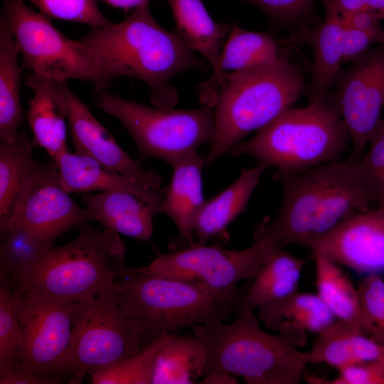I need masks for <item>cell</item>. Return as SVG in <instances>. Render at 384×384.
Here are the masks:
<instances>
[{
    "label": "cell",
    "mask_w": 384,
    "mask_h": 384,
    "mask_svg": "<svg viewBox=\"0 0 384 384\" xmlns=\"http://www.w3.org/2000/svg\"><path fill=\"white\" fill-rule=\"evenodd\" d=\"M275 181L283 187L280 210L273 220L265 218L254 238L266 240L277 250L294 243L307 247L373 203L350 156Z\"/></svg>",
    "instance_id": "obj_2"
},
{
    "label": "cell",
    "mask_w": 384,
    "mask_h": 384,
    "mask_svg": "<svg viewBox=\"0 0 384 384\" xmlns=\"http://www.w3.org/2000/svg\"><path fill=\"white\" fill-rule=\"evenodd\" d=\"M48 18L85 23L91 27L110 24L96 0H29Z\"/></svg>",
    "instance_id": "obj_37"
},
{
    "label": "cell",
    "mask_w": 384,
    "mask_h": 384,
    "mask_svg": "<svg viewBox=\"0 0 384 384\" xmlns=\"http://www.w3.org/2000/svg\"><path fill=\"white\" fill-rule=\"evenodd\" d=\"M350 139L343 118L327 97L304 107L287 108L229 152L276 168L275 180L341 160Z\"/></svg>",
    "instance_id": "obj_4"
},
{
    "label": "cell",
    "mask_w": 384,
    "mask_h": 384,
    "mask_svg": "<svg viewBox=\"0 0 384 384\" xmlns=\"http://www.w3.org/2000/svg\"><path fill=\"white\" fill-rule=\"evenodd\" d=\"M205 165L206 158L197 151L173 163L169 186L156 208V213H164L173 220L187 245L196 243L195 222L206 201L202 178Z\"/></svg>",
    "instance_id": "obj_18"
},
{
    "label": "cell",
    "mask_w": 384,
    "mask_h": 384,
    "mask_svg": "<svg viewBox=\"0 0 384 384\" xmlns=\"http://www.w3.org/2000/svg\"><path fill=\"white\" fill-rule=\"evenodd\" d=\"M367 146L361 159L354 160L355 171L373 203L384 212V119L372 132Z\"/></svg>",
    "instance_id": "obj_35"
},
{
    "label": "cell",
    "mask_w": 384,
    "mask_h": 384,
    "mask_svg": "<svg viewBox=\"0 0 384 384\" xmlns=\"http://www.w3.org/2000/svg\"><path fill=\"white\" fill-rule=\"evenodd\" d=\"M78 41L97 58L111 82L121 76L142 80L151 90V103L161 109L172 108L178 101L171 85L176 74L207 69L176 33L155 21L149 3L135 8L120 23L91 27Z\"/></svg>",
    "instance_id": "obj_1"
},
{
    "label": "cell",
    "mask_w": 384,
    "mask_h": 384,
    "mask_svg": "<svg viewBox=\"0 0 384 384\" xmlns=\"http://www.w3.org/2000/svg\"><path fill=\"white\" fill-rule=\"evenodd\" d=\"M33 146L25 131L0 143V228L13 217L31 182L37 163Z\"/></svg>",
    "instance_id": "obj_27"
},
{
    "label": "cell",
    "mask_w": 384,
    "mask_h": 384,
    "mask_svg": "<svg viewBox=\"0 0 384 384\" xmlns=\"http://www.w3.org/2000/svg\"><path fill=\"white\" fill-rule=\"evenodd\" d=\"M125 251L119 234L85 224L76 238L53 247L31 271L13 283L21 291L88 302L113 288L125 269Z\"/></svg>",
    "instance_id": "obj_7"
},
{
    "label": "cell",
    "mask_w": 384,
    "mask_h": 384,
    "mask_svg": "<svg viewBox=\"0 0 384 384\" xmlns=\"http://www.w3.org/2000/svg\"><path fill=\"white\" fill-rule=\"evenodd\" d=\"M264 10L277 21H290L306 15L314 0H245Z\"/></svg>",
    "instance_id": "obj_39"
},
{
    "label": "cell",
    "mask_w": 384,
    "mask_h": 384,
    "mask_svg": "<svg viewBox=\"0 0 384 384\" xmlns=\"http://www.w3.org/2000/svg\"><path fill=\"white\" fill-rule=\"evenodd\" d=\"M306 260L298 258L284 249L272 253L258 270L241 302L240 310L273 304L298 291Z\"/></svg>",
    "instance_id": "obj_26"
},
{
    "label": "cell",
    "mask_w": 384,
    "mask_h": 384,
    "mask_svg": "<svg viewBox=\"0 0 384 384\" xmlns=\"http://www.w3.org/2000/svg\"><path fill=\"white\" fill-rule=\"evenodd\" d=\"M27 83L33 90L26 116L33 134L32 142L55 160L68 150V119L57 82L32 73Z\"/></svg>",
    "instance_id": "obj_21"
},
{
    "label": "cell",
    "mask_w": 384,
    "mask_h": 384,
    "mask_svg": "<svg viewBox=\"0 0 384 384\" xmlns=\"http://www.w3.org/2000/svg\"><path fill=\"white\" fill-rule=\"evenodd\" d=\"M191 330L207 351L206 373L225 371L248 384H297L309 364L307 352L285 335L264 331L249 308H242L231 324Z\"/></svg>",
    "instance_id": "obj_6"
},
{
    "label": "cell",
    "mask_w": 384,
    "mask_h": 384,
    "mask_svg": "<svg viewBox=\"0 0 384 384\" xmlns=\"http://www.w3.org/2000/svg\"><path fill=\"white\" fill-rule=\"evenodd\" d=\"M357 289L363 333L384 346V280L380 274H367Z\"/></svg>",
    "instance_id": "obj_36"
},
{
    "label": "cell",
    "mask_w": 384,
    "mask_h": 384,
    "mask_svg": "<svg viewBox=\"0 0 384 384\" xmlns=\"http://www.w3.org/2000/svg\"><path fill=\"white\" fill-rule=\"evenodd\" d=\"M171 334H162L138 353L90 375L92 384H151L156 356Z\"/></svg>",
    "instance_id": "obj_34"
},
{
    "label": "cell",
    "mask_w": 384,
    "mask_h": 384,
    "mask_svg": "<svg viewBox=\"0 0 384 384\" xmlns=\"http://www.w3.org/2000/svg\"><path fill=\"white\" fill-rule=\"evenodd\" d=\"M365 275L384 272V212L377 208L358 211L307 246Z\"/></svg>",
    "instance_id": "obj_15"
},
{
    "label": "cell",
    "mask_w": 384,
    "mask_h": 384,
    "mask_svg": "<svg viewBox=\"0 0 384 384\" xmlns=\"http://www.w3.org/2000/svg\"><path fill=\"white\" fill-rule=\"evenodd\" d=\"M343 23V22H342ZM343 61L351 63L373 44H382L378 37L343 23Z\"/></svg>",
    "instance_id": "obj_40"
},
{
    "label": "cell",
    "mask_w": 384,
    "mask_h": 384,
    "mask_svg": "<svg viewBox=\"0 0 384 384\" xmlns=\"http://www.w3.org/2000/svg\"><path fill=\"white\" fill-rule=\"evenodd\" d=\"M82 201L91 220L105 229L141 241L150 239L156 208L139 196L123 191H106L85 193Z\"/></svg>",
    "instance_id": "obj_20"
},
{
    "label": "cell",
    "mask_w": 384,
    "mask_h": 384,
    "mask_svg": "<svg viewBox=\"0 0 384 384\" xmlns=\"http://www.w3.org/2000/svg\"><path fill=\"white\" fill-rule=\"evenodd\" d=\"M304 91L301 71L283 53L267 64L230 76L214 106V134L206 165L273 120Z\"/></svg>",
    "instance_id": "obj_5"
},
{
    "label": "cell",
    "mask_w": 384,
    "mask_h": 384,
    "mask_svg": "<svg viewBox=\"0 0 384 384\" xmlns=\"http://www.w3.org/2000/svg\"><path fill=\"white\" fill-rule=\"evenodd\" d=\"M96 94L97 105L121 122L143 159H160L171 165L212 142L214 107L161 109L126 100L106 90H96Z\"/></svg>",
    "instance_id": "obj_8"
},
{
    "label": "cell",
    "mask_w": 384,
    "mask_h": 384,
    "mask_svg": "<svg viewBox=\"0 0 384 384\" xmlns=\"http://www.w3.org/2000/svg\"><path fill=\"white\" fill-rule=\"evenodd\" d=\"M378 361H380L384 366V351H383V353L382 354V356L380 357V360Z\"/></svg>",
    "instance_id": "obj_45"
},
{
    "label": "cell",
    "mask_w": 384,
    "mask_h": 384,
    "mask_svg": "<svg viewBox=\"0 0 384 384\" xmlns=\"http://www.w3.org/2000/svg\"><path fill=\"white\" fill-rule=\"evenodd\" d=\"M341 70L330 102L343 118L358 160L381 119L384 107V43L370 47Z\"/></svg>",
    "instance_id": "obj_13"
},
{
    "label": "cell",
    "mask_w": 384,
    "mask_h": 384,
    "mask_svg": "<svg viewBox=\"0 0 384 384\" xmlns=\"http://www.w3.org/2000/svg\"><path fill=\"white\" fill-rule=\"evenodd\" d=\"M281 53L277 41L270 34L231 26L212 74L198 87L200 102L214 107L230 76L267 64Z\"/></svg>",
    "instance_id": "obj_17"
},
{
    "label": "cell",
    "mask_w": 384,
    "mask_h": 384,
    "mask_svg": "<svg viewBox=\"0 0 384 384\" xmlns=\"http://www.w3.org/2000/svg\"><path fill=\"white\" fill-rule=\"evenodd\" d=\"M258 311L259 321L273 331L287 321L304 331L319 334L337 320L317 294L299 291Z\"/></svg>",
    "instance_id": "obj_30"
},
{
    "label": "cell",
    "mask_w": 384,
    "mask_h": 384,
    "mask_svg": "<svg viewBox=\"0 0 384 384\" xmlns=\"http://www.w3.org/2000/svg\"><path fill=\"white\" fill-rule=\"evenodd\" d=\"M203 384H237L235 376L221 370H213L206 373L201 382Z\"/></svg>",
    "instance_id": "obj_43"
},
{
    "label": "cell",
    "mask_w": 384,
    "mask_h": 384,
    "mask_svg": "<svg viewBox=\"0 0 384 384\" xmlns=\"http://www.w3.org/2000/svg\"><path fill=\"white\" fill-rule=\"evenodd\" d=\"M343 28V23L338 15L326 13L322 23L312 29L305 28L302 32L300 37L313 50L312 74L306 87L309 102L325 100L341 70Z\"/></svg>",
    "instance_id": "obj_23"
},
{
    "label": "cell",
    "mask_w": 384,
    "mask_h": 384,
    "mask_svg": "<svg viewBox=\"0 0 384 384\" xmlns=\"http://www.w3.org/2000/svg\"><path fill=\"white\" fill-rule=\"evenodd\" d=\"M269 167L257 162L242 169L238 178L213 198L206 201L195 222L196 243L205 245L225 233L228 226L247 208L250 197Z\"/></svg>",
    "instance_id": "obj_22"
},
{
    "label": "cell",
    "mask_w": 384,
    "mask_h": 384,
    "mask_svg": "<svg viewBox=\"0 0 384 384\" xmlns=\"http://www.w3.org/2000/svg\"><path fill=\"white\" fill-rule=\"evenodd\" d=\"M62 186L58 164L36 163L31 182L13 217L3 227L17 225L53 242L65 233L91 221Z\"/></svg>",
    "instance_id": "obj_14"
},
{
    "label": "cell",
    "mask_w": 384,
    "mask_h": 384,
    "mask_svg": "<svg viewBox=\"0 0 384 384\" xmlns=\"http://www.w3.org/2000/svg\"><path fill=\"white\" fill-rule=\"evenodd\" d=\"M97 1V0H96ZM106 4L115 7L128 11L132 8H137V6L149 3L150 0H100Z\"/></svg>",
    "instance_id": "obj_44"
},
{
    "label": "cell",
    "mask_w": 384,
    "mask_h": 384,
    "mask_svg": "<svg viewBox=\"0 0 384 384\" xmlns=\"http://www.w3.org/2000/svg\"><path fill=\"white\" fill-rule=\"evenodd\" d=\"M21 291L0 277V371L16 367L23 350L18 315Z\"/></svg>",
    "instance_id": "obj_33"
},
{
    "label": "cell",
    "mask_w": 384,
    "mask_h": 384,
    "mask_svg": "<svg viewBox=\"0 0 384 384\" xmlns=\"http://www.w3.org/2000/svg\"><path fill=\"white\" fill-rule=\"evenodd\" d=\"M326 13L341 15L355 10H370L380 15L384 21V0H322Z\"/></svg>",
    "instance_id": "obj_42"
},
{
    "label": "cell",
    "mask_w": 384,
    "mask_h": 384,
    "mask_svg": "<svg viewBox=\"0 0 384 384\" xmlns=\"http://www.w3.org/2000/svg\"><path fill=\"white\" fill-rule=\"evenodd\" d=\"M176 26V34L198 52L213 69L220 58L231 26L216 23L202 0H168Z\"/></svg>",
    "instance_id": "obj_25"
},
{
    "label": "cell",
    "mask_w": 384,
    "mask_h": 384,
    "mask_svg": "<svg viewBox=\"0 0 384 384\" xmlns=\"http://www.w3.org/2000/svg\"><path fill=\"white\" fill-rule=\"evenodd\" d=\"M64 105L75 152L90 156L105 167L133 177L154 189H162V177L146 170L117 143L109 131L70 90L66 82H57Z\"/></svg>",
    "instance_id": "obj_16"
},
{
    "label": "cell",
    "mask_w": 384,
    "mask_h": 384,
    "mask_svg": "<svg viewBox=\"0 0 384 384\" xmlns=\"http://www.w3.org/2000/svg\"><path fill=\"white\" fill-rule=\"evenodd\" d=\"M207 351L196 336L171 334L159 351L151 384H193L206 373Z\"/></svg>",
    "instance_id": "obj_29"
},
{
    "label": "cell",
    "mask_w": 384,
    "mask_h": 384,
    "mask_svg": "<svg viewBox=\"0 0 384 384\" xmlns=\"http://www.w3.org/2000/svg\"><path fill=\"white\" fill-rule=\"evenodd\" d=\"M0 277L15 282L31 271L54 247V242L28 228H0Z\"/></svg>",
    "instance_id": "obj_32"
},
{
    "label": "cell",
    "mask_w": 384,
    "mask_h": 384,
    "mask_svg": "<svg viewBox=\"0 0 384 384\" xmlns=\"http://www.w3.org/2000/svg\"><path fill=\"white\" fill-rule=\"evenodd\" d=\"M18 45L3 13L0 21V140L11 142L18 137L23 110L20 97L21 68Z\"/></svg>",
    "instance_id": "obj_28"
},
{
    "label": "cell",
    "mask_w": 384,
    "mask_h": 384,
    "mask_svg": "<svg viewBox=\"0 0 384 384\" xmlns=\"http://www.w3.org/2000/svg\"><path fill=\"white\" fill-rule=\"evenodd\" d=\"M146 344L141 331L122 312L113 287L78 304L61 377L71 384L81 383L87 374L138 353Z\"/></svg>",
    "instance_id": "obj_9"
},
{
    "label": "cell",
    "mask_w": 384,
    "mask_h": 384,
    "mask_svg": "<svg viewBox=\"0 0 384 384\" xmlns=\"http://www.w3.org/2000/svg\"><path fill=\"white\" fill-rule=\"evenodd\" d=\"M331 380L312 379L316 383L324 384H384V366L378 361L356 363L338 370Z\"/></svg>",
    "instance_id": "obj_38"
},
{
    "label": "cell",
    "mask_w": 384,
    "mask_h": 384,
    "mask_svg": "<svg viewBox=\"0 0 384 384\" xmlns=\"http://www.w3.org/2000/svg\"><path fill=\"white\" fill-rule=\"evenodd\" d=\"M6 16L24 67L52 81H90L96 90H106L111 82L97 58L78 40L58 31L47 16L23 0H4Z\"/></svg>",
    "instance_id": "obj_10"
},
{
    "label": "cell",
    "mask_w": 384,
    "mask_h": 384,
    "mask_svg": "<svg viewBox=\"0 0 384 384\" xmlns=\"http://www.w3.org/2000/svg\"><path fill=\"white\" fill-rule=\"evenodd\" d=\"M63 188L69 193L96 191H123L142 198L155 208L165 188H149L137 179L112 171L95 159L78 153L63 152L55 159Z\"/></svg>",
    "instance_id": "obj_19"
},
{
    "label": "cell",
    "mask_w": 384,
    "mask_h": 384,
    "mask_svg": "<svg viewBox=\"0 0 384 384\" xmlns=\"http://www.w3.org/2000/svg\"><path fill=\"white\" fill-rule=\"evenodd\" d=\"M384 346L378 343L358 327L336 320L318 334L310 351L309 364L326 363L338 370L366 361H379Z\"/></svg>",
    "instance_id": "obj_24"
},
{
    "label": "cell",
    "mask_w": 384,
    "mask_h": 384,
    "mask_svg": "<svg viewBox=\"0 0 384 384\" xmlns=\"http://www.w3.org/2000/svg\"><path fill=\"white\" fill-rule=\"evenodd\" d=\"M114 288L118 304L146 343L182 329L224 323L240 311L237 287L216 292L196 282L124 269Z\"/></svg>",
    "instance_id": "obj_3"
},
{
    "label": "cell",
    "mask_w": 384,
    "mask_h": 384,
    "mask_svg": "<svg viewBox=\"0 0 384 384\" xmlns=\"http://www.w3.org/2000/svg\"><path fill=\"white\" fill-rule=\"evenodd\" d=\"M313 257L316 266V294L337 320L351 324L363 333L358 289L338 263L321 255Z\"/></svg>",
    "instance_id": "obj_31"
},
{
    "label": "cell",
    "mask_w": 384,
    "mask_h": 384,
    "mask_svg": "<svg viewBox=\"0 0 384 384\" xmlns=\"http://www.w3.org/2000/svg\"><path fill=\"white\" fill-rule=\"evenodd\" d=\"M79 303L21 291L18 315L23 345L16 367L46 376L62 378Z\"/></svg>",
    "instance_id": "obj_12"
},
{
    "label": "cell",
    "mask_w": 384,
    "mask_h": 384,
    "mask_svg": "<svg viewBox=\"0 0 384 384\" xmlns=\"http://www.w3.org/2000/svg\"><path fill=\"white\" fill-rule=\"evenodd\" d=\"M254 239L251 246L242 250L196 242L158 254L149 265L134 270L196 282L216 292L228 291L241 280L252 279L269 256L278 250L266 240Z\"/></svg>",
    "instance_id": "obj_11"
},
{
    "label": "cell",
    "mask_w": 384,
    "mask_h": 384,
    "mask_svg": "<svg viewBox=\"0 0 384 384\" xmlns=\"http://www.w3.org/2000/svg\"><path fill=\"white\" fill-rule=\"evenodd\" d=\"M63 380L58 376H46L19 367L0 371L1 384H56Z\"/></svg>",
    "instance_id": "obj_41"
}]
</instances>
